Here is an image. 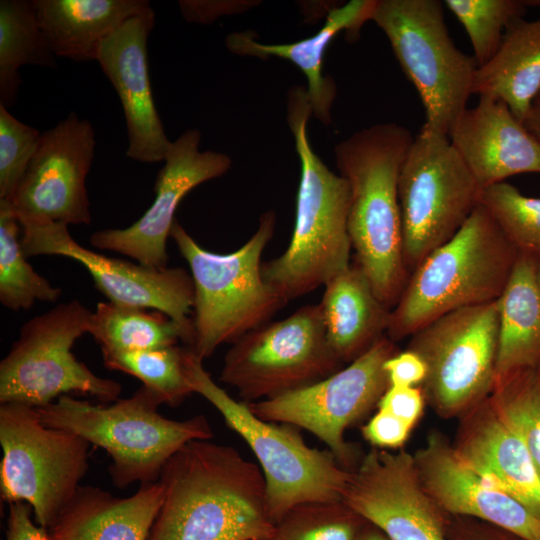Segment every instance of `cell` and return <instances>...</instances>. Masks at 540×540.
Listing matches in <instances>:
<instances>
[{
    "label": "cell",
    "mask_w": 540,
    "mask_h": 540,
    "mask_svg": "<svg viewBox=\"0 0 540 540\" xmlns=\"http://www.w3.org/2000/svg\"><path fill=\"white\" fill-rule=\"evenodd\" d=\"M163 501L148 540H270L259 466L229 445L193 440L164 466Z\"/></svg>",
    "instance_id": "6da1fadb"
},
{
    "label": "cell",
    "mask_w": 540,
    "mask_h": 540,
    "mask_svg": "<svg viewBox=\"0 0 540 540\" xmlns=\"http://www.w3.org/2000/svg\"><path fill=\"white\" fill-rule=\"evenodd\" d=\"M413 140L404 126L381 123L353 133L334 148L337 169L350 190L348 232L355 262L390 309L410 274L404 260L398 181Z\"/></svg>",
    "instance_id": "7a4b0ae2"
},
{
    "label": "cell",
    "mask_w": 540,
    "mask_h": 540,
    "mask_svg": "<svg viewBox=\"0 0 540 540\" xmlns=\"http://www.w3.org/2000/svg\"><path fill=\"white\" fill-rule=\"evenodd\" d=\"M313 115L307 91L287 96V122L300 160L295 225L287 249L262 264L265 282L287 304L324 286L350 264L349 185L313 151L307 125Z\"/></svg>",
    "instance_id": "3957f363"
},
{
    "label": "cell",
    "mask_w": 540,
    "mask_h": 540,
    "mask_svg": "<svg viewBox=\"0 0 540 540\" xmlns=\"http://www.w3.org/2000/svg\"><path fill=\"white\" fill-rule=\"evenodd\" d=\"M518 251L479 203L458 232L411 271L390 311L393 342L450 312L500 298Z\"/></svg>",
    "instance_id": "277c9868"
},
{
    "label": "cell",
    "mask_w": 540,
    "mask_h": 540,
    "mask_svg": "<svg viewBox=\"0 0 540 540\" xmlns=\"http://www.w3.org/2000/svg\"><path fill=\"white\" fill-rule=\"evenodd\" d=\"M159 398L144 386L111 404H93L63 395L37 408L42 422L79 435L111 458L114 486L159 481L170 458L193 440H209L212 428L204 415L173 420L158 412Z\"/></svg>",
    "instance_id": "5b68a950"
},
{
    "label": "cell",
    "mask_w": 540,
    "mask_h": 540,
    "mask_svg": "<svg viewBox=\"0 0 540 540\" xmlns=\"http://www.w3.org/2000/svg\"><path fill=\"white\" fill-rule=\"evenodd\" d=\"M275 225L276 214L266 211L240 248L219 254L200 246L177 219L174 221L170 237L189 265L194 285L189 348L200 360L269 322L286 305L262 276V253Z\"/></svg>",
    "instance_id": "8992f818"
},
{
    "label": "cell",
    "mask_w": 540,
    "mask_h": 540,
    "mask_svg": "<svg viewBox=\"0 0 540 540\" xmlns=\"http://www.w3.org/2000/svg\"><path fill=\"white\" fill-rule=\"evenodd\" d=\"M185 365L194 393L219 411L226 425L243 438L256 456L274 525L299 504L342 500L351 471L330 450L308 446L291 425L259 418L247 403L232 398L211 378L203 361L189 347Z\"/></svg>",
    "instance_id": "52a82bcc"
},
{
    "label": "cell",
    "mask_w": 540,
    "mask_h": 540,
    "mask_svg": "<svg viewBox=\"0 0 540 540\" xmlns=\"http://www.w3.org/2000/svg\"><path fill=\"white\" fill-rule=\"evenodd\" d=\"M371 20L385 33L425 112L423 128L448 136L467 108L478 67L453 43L438 0H377Z\"/></svg>",
    "instance_id": "ba28073f"
},
{
    "label": "cell",
    "mask_w": 540,
    "mask_h": 540,
    "mask_svg": "<svg viewBox=\"0 0 540 540\" xmlns=\"http://www.w3.org/2000/svg\"><path fill=\"white\" fill-rule=\"evenodd\" d=\"M92 311L78 299L56 305L25 322L0 362V403L46 406L70 393L111 403L121 384L92 372L72 353L90 327Z\"/></svg>",
    "instance_id": "9c48e42d"
},
{
    "label": "cell",
    "mask_w": 540,
    "mask_h": 540,
    "mask_svg": "<svg viewBox=\"0 0 540 540\" xmlns=\"http://www.w3.org/2000/svg\"><path fill=\"white\" fill-rule=\"evenodd\" d=\"M1 499L25 502L35 522L49 530L71 502L89 467L90 443L46 426L37 408L0 405Z\"/></svg>",
    "instance_id": "30bf717a"
},
{
    "label": "cell",
    "mask_w": 540,
    "mask_h": 540,
    "mask_svg": "<svg viewBox=\"0 0 540 540\" xmlns=\"http://www.w3.org/2000/svg\"><path fill=\"white\" fill-rule=\"evenodd\" d=\"M481 191L448 136L422 127L398 181L404 260L409 273L458 232L479 205Z\"/></svg>",
    "instance_id": "8fae6325"
},
{
    "label": "cell",
    "mask_w": 540,
    "mask_h": 540,
    "mask_svg": "<svg viewBox=\"0 0 540 540\" xmlns=\"http://www.w3.org/2000/svg\"><path fill=\"white\" fill-rule=\"evenodd\" d=\"M340 365L328 344L319 304H307L232 343L219 380L249 404L316 383Z\"/></svg>",
    "instance_id": "7c38bea8"
},
{
    "label": "cell",
    "mask_w": 540,
    "mask_h": 540,
    "mask_svg": "<svg viewBox=\"0 0 540 540\" xmlns=\"http://www.w3.org/2000/svg\"><path fill=\"white\" fill-rule=\"evenodd\" d=\"M427 366L425 399L438 415L465 414L492 392L499 339L498 299L445 314L410 337Z\"/></svg>",
    "instance_id": "4fadbf2b"
},
{
    "label": "cell",
    "mask_w": 540,
    "mask_h": 540,
    "mask_svg": "<svg viewBox=\"0 0 540 540\" xmlns=\"http://www.w3.org/2000/svg\"><path fill=\"white\" fill-rule=\"evenodd\" d=\"M396 353L395 342L385 335L332 375L295 391L247 404L263 420L308 430L349 470L354 450L344 433L378 404L389 387L384 363Z\"/></svg>",
    "instance_id": "5bb4252c"
},
{
    "label": "cell",
    "mask_w": 540,
    "mask_h": 540,
    "mask_svg": "<svg viewBox=\"0 0 540 540\" xmlns=\"http://www.w3.org/2000/svg\"><path fill=\"white\" fill-rule=\"evenodd\" d=\"M92 124L75 112L41 134L24 176L5 201L20 225L92 221L86 178L95 152Z\"/></svg>",
    "instance_id": "9a60e30c"
},
{
    "label": "cell",
    "mask_w": 540,
    "mask_h": 540,
    "mask_svg": "<svg viewBox=\"0 0 540 540\" xmlns=\"http://www.w3.org/2000/svg\"><path fill=\"white\" fill-rule=\"evenodd\" d=\"M21 244L27 257L54 255L80 263L109 302L160 311L193 332L194 285L182 267L155 269L108 257L79 244L67 224H23Z\"/></svg>",
    "instance_id": "2e32d148"
},
{
    "label": "cell",
    "mask_w": 540,
    "mask_h": 540,
    "mask_svg": "<svg viewBox=\"0 0 540 540\" xmlns=\"http://www.w3.org/2000/svg\"><path fill=\"white\" fill-rule=\"evenodd\" d=\"M342 500L389 540H448L451 516L427 493L406 451L372 449L351 470Z\"/></svg>",
    "instance_id": "e0dca14e"
},
{
    "label": "cell",
    "mask_w": 540,
    "mask_h": 540,
    "mask_svg": "<svg viewBox=\"0 0 540 540\" xmlns=\"http://www.w3.org/2000/svg\"><path fill=\"white\" fill-rule=\"evenodd\" d=\"M201 132L189 129L172 142L155 179L151 206L126 228L103 229L90 236L101 250L123 254L144 266L167 268V240L182 199L198 185L226 174L231 158L221 152L200 151Z\"/></svg>",
    "instance_id": "ac0fdd59"
},
{
    "label": "cell",
    "mask_w": 540,
    "mask_h": 540,
    "mask_svg": "<svg viewBox=\"0 0 540 540\" xmlns=\"http://www.w3.org/2000/svg\"><path fill=\"white\" fill-rule=\"evenodd\" d=\"M154 26L151 7L130 17L102 42L96 60L123 108L128 134L126 156L142 163L164 161L172 146L151 89L147 44Z\"/></svg>",
    "instance_id": "d6986e66"
},
{
    "label": "cell",
    "mask_w": 540,
    "mask_h": 540,
    "mask_svg": "<svg viewBox=\"0 0 540 540\" xmlns=\"http://www.w3.org/2000/svg\"><path fill=\"white\" fill-rule=\"evenodd\" d=\"M413 457L423 487L448 515L476 519L523 540H540V517L514 497L487 485L459 460L441 434H430Z\"/></svg>",
    "instance_id": "ffe728a7"
},
{
    "label": "cell",
    "mask_w": 540,
    "mask_h": 540,
    "mask_svg": "<svg viewBox=\"0 0 540 540\" xmlns=\"http://www.w3.org/2000/svg\"><path fill=\"white\" fill-rule=\"evenodd\" d=\"M448 138L479 186L523 173H540V143L501 101L479 97Z\"/></svg>",
    "instance_id": "44dd1931"
},
{
    "label": "cell",
    "mask_w": 540,
    "mask_h": 540,
    "mask_svg": "<svg viewBox=\"0 0 540 540\" xmlns=\"http://www.w3.org/2000/svg\"><path fill=\"white\" fill-rule=\"evenodd\" d=\"M453 448L459 460L487 485L514 497L540 517L539 470L489 396L462 415Z\"/></svg>",
    "instance_id": "7402d4cb"
},
{
    "label": "cell",
    "mask_w": 540,
    "mask_h": 540,
    "mask_svg": "<svg viewBox=\"0 0 540 540\" xmlns=\"http://www.w3.org/2000/svg\"><path fill=\"white\" fill-rule=\"evenodd\" d=\"M377 0H351L331 9L324 25L311 37L287 44H264L258 42L251 32H235L226 37V47L234 54L261 59L278 57L297 66L307 80V95L313 115L325 125L331 123L336 85L325 76L323 60L333 39L342 31L356 37L363 24L371 20Z\"/></svg>",
    "instance_id": "603a6c76"
},
{
    "label": "cell",
    "mask_w": 540,
    "mask_h": 540,
    "mask_svg": "<svg viewBox=\"0 0 540 540\" xmlns=\"http://www.w3.org/2000/svg\"><path fill=\"white\" fill-rule=\"evenodd\" d=\"M162 501L160 481L128 497L81 485L48 531L52 540H148Z\"/></svg>",
    "instance_id": "cb8c5ba5"
},
{
    "label": "cell",
    "mask_w": 540,
    "mask_h": 540,
    "mask_svg": "<svg viewBox=\"0 0 540 540\" xmlns=\"http://www.w3.org/2000/svg\"><path fill=\"white\" fill-rule=\"evenodd\" d=\"M328 344L343 363H350L386 335L390 311L375 294L358 263L324 285L320 303Z\"/></svg>",
    "instance_id": "d4e9b609"
},
{
    "label": "cell",
    "mask_w": 540,
    "mask_h": 540,
    "mask_svg": "<svg viewBox=\"0 0 540 540\" xmlns=\"http://www.w3.org/2000/svg\"><path fill=\"white\" fill-rule=\"evenodd\" d=\"M41 30L56 57L96 61L102 42L147 0H32Z\"/></svg>",
    "instance_id": "484cf974"
},
{
    "label": "cell",
    "mask_w": 540,
    "mask_h": 540,
    "mask_svg": "<svg viewBox=\"0 0 540 540\" xmlns=\"http://www.w3.org/2000/svg\"><path fill=\"white\" fill-rule=\"evenodd\" d=\"M540 92V18L515 20L493 57L475 72L472 94L507 105L523 123Z\"/></svg>",
    "instance_id": "4316f807"
},
{
    "label": "cell",
    "mask_w": 540,
    "mask_h": 540,
    "mask_svg": "<svg viewBox=\"0 0 540 540\" xmlns=\"http://www.w3.org/2000/svg\"><path fill=\"white\" fill-rule=\"evenodd\" d=\"M498 301L495 382L540 363V258L518 254Z\"/></svg>",
    "instance_id": "83f0119b"
},
{
    "label": "cell",
    "mask_w": 540,
    "mask_h": 540,
    "mask_svg": "<svg viewBox=\"0 0 540 540\" xmlns=\"http://www.w3.org/2000/svg\"><path fill=\"white\" fill-rule=\"evenodd\" d=\"M88 333L102 353L159 349L179 341L190 346L193 339L190 329L160 311L109 301L97 303Z\"/></svg>",
    "instance_id": "f1b7e54d"
},
{
    "label": "cell",
    "mask_w": 540,
    "mask_h": 540,
    "mask_svg": "<svg viewBox=\"0 0 540 540\" xmlns=\"http://www.w3.org/2000/svg\"><path fill=\"white\" fill-rule=\"evenodd\" d=\"M37 65L56 68L31 0L0 1V104L14 105L22 83L19 68Z\"/></svg>",
    "instance_id": "f546056e"
},
{
    "label": "cell",
    "mask_w": 540,
    "mask_h": 540,
    "mask_svg": "<svg viewBox=\"0 0 540 540\" xmlns=\"http://www.w3.org/2000/svg\"><path fill=\"white\" fill-rule=\"evenodd\" d=\"M21 226L0 200V302L12 311L29 310L35 302H55L62 290L37 273L21 244Z\"/></svg>",
    "instance_id": "4dcf8cb0"
},
{
    "label": "cell",
    "mask_w": 540,
    "mask_h": 540,
    "mask_svg": "<svg viewBox=\"0 0 540 540\" xmlns=\"http://www.w3.org/2000/svg\"><path fill=\"white\" fill-rule=\"evenodd\" d=\"M187 348L178 345L142 351L102 353L108 369L136 377L170 407L194 393L186 373Z\"/></svg>",
    "instance_id": "1f68e13d"
},
{
    "label": "cell",
    "mask_w": 540,
    "mask_h": 540,
    "mask_svg": "<svg viewBox=\"0 0 540 540\" xmlns=\"http://www.w3.org/2000/svg\"><path fill=\"white\" fill-rule=\"evenodd\" d=\"M489 398L525 444L540 473V363L496 381Z\"/></svg>",
    "instance_id": "d6a6232c"
},
{
    "label": "cell",
    "mask_w": 540,
    "mask_h": 540,
    "mask_svg": "<svg viewBox=\"0 0 540 540\" xmlns=\"http://www.w3.org/2000/svg\"><path fill=\"white\" fill-rule=\"evenodd\" d=\"M366 523L343 500L305 502L275 524L270 540H358Z\"/></svg>",
    "instance_id": "836d02e7"
},
{
    "label": "cell",
    "mask_w": 540,
    "mask_h": 540,
    "mask_svg": "<svg viewBox=\"0 0 540 540\" xmlns=\"http://www.w3.org/2000/svg\"><path fill=\"white\" fill-rule=\"evenodd\" d=\"M479 203L518 253L540 258V198L504 181L483 188Z\"/></svg>",
    "instance_id": "e575fe53"
},
{
    "label": "cell",
    "mask_w": 540,
    "mask_h": 540,
    "mask_svg": "<svg viewBox=\"0 0 540 540\" xmlns=\"http://www.w3.org/2000/svg\"><path fill=\"white\" fill-rule=\"evenodd\" d=\"M464 27L478 66L495 54L508 26L522 18L528 6L519 0H445Z\"/></svg>",
    "instance_id": "d590c367"
},
{
    "label": "cell",
    "mask_w": 540,
    "mask_h": 540,
    "mask_svg": "<svg viewBox=\"0 0 540 540\" xmlns=\"http://www.w3.org/2000/svg\"><path fill=\"white\" fill-rule=\"evenodd\" d=\"M41 134L0 104V200H7L24 176Z\"/></svg>",
    "instance_id": "8d00e7d4"
},
{
    "label": "cell",
    "mask_w": 540,
    "mask_h": 540,
    "mask_svg": "<svg viewBox=\"0 0 540 540\" xmlns=\"http://www.w3.org/2000/svg\"><path fill=\"white\" fill-rule=\"evenodd\" d=\"M412 428V425L402 419L378 409L361 431L365 440L375 448L388 449L401 447Z\"/></svg>",
    "instance_id": "74e56055"
},
{
    "label": "cell",
    "mask_w": 540,
    "mask_h": 540,
    "mask_svg": "<svg viewBox=\"0 0 540 540\" xmlns=\"http://www.w3.org/2000/svg\"><path fill=\"white\" fill-rule=\"evenodd\" d=\"M424 402V393L418 386H389L380 398L377 407L414 426L423 412Z\"/></svg>",
    "instance_id": "f35d334b"
},
{
    "label": "cell",
    "mask_w": 540,
    "mask_h": 540,
    "mask_svg": "<svg viewBox=\"0 0 540 540\" xmlns=\"http://www.w3.org/2000/svg\"><path fill=\"white\" fill-rule=\"evenodd\" d=\"M384 370L389 386L395 387H416L423 384L427 375L424 360L409 349L388 358Z\"/></svg>",
    "instance_id": "ab89813d"
},
{
    "label": "cell",
    "mask_w": 540,
    "mask_h": 540,
    "mask_svg": "<svg viewBox=\"0 0 540 540\" xmlns=\"http://www.w3.org/2000/svg\"><path fill=\"white\" fill-rule=\"evenodd\" d=\"M8 506L5 540H52L49 531L32 520L29 504L13 502Z\"/></svg>",
    "instance_id": "60d3db41"
},
{
    "label": "cell",
    "mask_w": 540,
    "mask_h": 540,
    "mask_svg": "<svg viewBox=\"0 0 540 540\" xmlns=\"http://www.w3.org/2000/svg\"><path fill=\"white\" fill-rule=\"evenodd\" d=\"M448 540H523L494 525L467 517H450Z\"/></svg>",
    "instance_id": "b9f144b4"
},
{
    "label": "cell",
    "mask_w": 540,
    "mask_h": 540,
    "mask_svg": "<svg viewBox=\"0 0 540 540\" xmlns=\"http://www.w3.org/2000/svg\"><path fill=\"white\" fill-rule=\"evenodd\" d=\"M523 125L540 143V92L533 100Z\"/></svg>",
    "instance_id": "7bdbcfd3"
},
{
    "label": "cell",
    "mask_w": 540,
    "mask_h": 540,
    "mask_svg": "<svg viewBox=\"0 0 540 540\" xmlns=\"http://www.w3.org/2000/svg\"><path fill=\"white\" fill-rule=\"evenodd\" d=\"M358 540H389L387 536L376 526L367 522L362 529Z\"/></svg>",
    "instance_id": "ee69618b"
},
{
    "label": "cell",
    "mask_w": 540,
    "mask_h": 540,
    "mask_svg": "<svg viewBox=\"0 0 540 540\" xmlns=\"http://www.w3.org/2000/svg\"><path fill=\"white\" fill-rule=\"evenodd\" d=\"M530 3H533L531 5H538L540 6V1H529Z\"/></svg>",
    "instance_id": "f6af8a7d"
}]
</instances>
